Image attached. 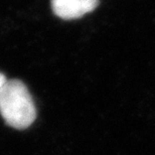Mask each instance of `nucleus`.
<instances>
[{"instance_id": "nucleus-3", "label": "nucleus", "mask_w": 155, "mask_h": 155, "mask_svg": "<svg viewBox=\"0 0 155 155\" xmlns=\"http://www.w3.org/2000/svg\"><path fill=\"white\" fill-rule=\"evenodd\" d=\"M7 81V79H6V77L3 75L2 73H0V89H1V87L4 85V83Z\"/></svg>"}, {"instance_id": "nucleus-2", "label": "nucleus", "mask_w": 155, "mask_h": 155, "mask_svg": "<svg viewBox=\"0 0 155 155\" xmlns=\"http://www.w3.org/2000/svg\"><path fill=\"white\" fill-rule=\"evenodd\" d=\"M99 0H51L54 13L64 20L78 19L95 10Z\"/></svg>"}, {"instance_id": "nucleus-1", "label": "nucleus", "mask_w": 155, "mask_h": 155, "mask_svg": "<svg viewBox=\"0 0 155 155\" xmlns=\"http://www.w3.org/2000/svg\"><path fill=\"white\" fill-rule=\"evenodd\" d=\"M0 115L6 125L23 130L35 122L36 108L33 99L20 80H7L0 89Z\"/></svg>"}]
</instances>
